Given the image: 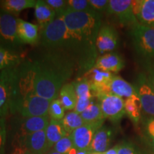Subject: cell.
<instances>
[{"mask_svg":"<svg viewBox=\"0 0 154 154\" xmlns=\"http://www.w3.org/2000/svg\"><path fill=\"white\" fill-rule=\"evenodd\" d=\"M61 103L66 110H73L76 105L77 96L72 84H65L59 92Z\"/></svg>","mask_w":154,"mask_h":154,"instance_id":"484cf974","label":"cell"},{"mask_svg":"<svg viewBox=\"0 0 154 154\" xmlns=\"http://www.w3.org/2000/svg\"><path fill=\"white\" fill-rule=\"evenodd\" d=\"M49 149H51L56 143L65 136L69 135L64 129L60 121L50 119L47 128L45 129Z\"/></svg>","mask_w":154,"mask_h":154,"instance_id":"7402d4cb","label":"cell"},{"mask_svg":"<svg viewBox=\"0 0 154 154\" xmlns=\"http://www.w3.org/2000/svg\"><path fill=\"white\" fill-rule=\"evenodd\" d=\"M69 10L75 11H84L94 10L88 0H69Z\"/></svg>","mask_w":154,"mask_h":154,"instance_id":"1f68e13d","label":"cell"},{"mask_svg":"<svg viewBox=\"0 0 154 154\" xmlns=\"http://www.w3.org/2000/svg\"><path fill=\"white\" fill-rule=\"evenodd\" d=\"M30 61L35 94L51 101L57 99L64 83L74 74V68L63 57L46 51Z\"/></svg>","mask_w":154,"mask_h":154,"instance_id":"6da1fadb","label":"cell"},{"mask_svg":"<svg viewBox=\"0 0 154 154\" xmlns=\"http://www.w3.org/2000/svg\"><path fill=\"white\" fill-rule=\"evenodd\" d=\"M35 0H3L0 1V7L2 10L12 14H17L26 9L35 7Z\"/></svg>","mask_w":154,"mask_h":154,"instance_id":"cb8c5ba5","label":"cell"},{"mask_svg":"<svg viewBox=\"0 0 154 154\" xmlns=\"http://www.w3.org/2000/svg\"><path fill=\"white\" fill-rule=\"evenodd\" d=\"M72 84L74 86L77 96V101L74 111L82 113L94 101L95 96L91 90V83L86 77H79Z\"/></svg>","mask_w":154,"mask_h":154,"instance_id":"30bf717a","label":"cell"},{"mask_svg":"<svg viewBox=\"0 0 154 154\" xmlns=\"http://www.w3.org/2000/svg\"><path fill=\"white\" fill-rule=\"evenodd\" d=\"M92 9L102 14V13L107 12L109 7V0H88Z\"/></svg>","mask_w":154,"mask_h":154,"instance_id":"8d00e7d4","label":"cell"},{"mask_svg":"<svg viewBox=\"0 0 154 154\" xmlns=\"http://www.w3.org/2000/svg\"><path fill=\"white\" fill-rule=\"evenodd\" d=\"M113 137L112 128L108 126H101L94 134L89 151L91 153H105L109 149Z\"/></svg>","mask_w":154,"mask_h":154,"instance_id":"ac0fdd59","label":"cell"},{"mask_svg":"<svg viewBox=\"0 0 154 154\" xmlns=\"http://www.w3.org/2000/svg\"><path fill=\"white\" fill-rule=\"evenodd\" d=\"M47 154H61V153H58V152H57L56 151H54V149H52V150H51V151H48Z\"/></svg>","mask_w":154,"mask_h":154,"instance_id":"ee69618b","label":"cell"},{"mask_svg":"<svg viewBox=\"0 0 154 154\" xmlns=\"http://www.w3.org/2000/svg\"><path fill=\"white\" fill-rule=\"evenodd\" d=\"M11 154H20V150H19V146L17 145H15L14 148V151H12V153Z\"/></svg>","mask_w":154,"mask_h":154,"instance_id":"60d3db41","label":"cell"},{"mask_svg":"<svg viewBox=\"0 0 154 154\" xmlns=\"http://www.w3.org/2000/svg\"><path fill=\"white\" fill-rule=\"evenodd\" d=\"M49 116H43L22 117L14 122L17 126L16 129L19 136H24L33 133L45 130L49 123Z\"/></svg>","mask_w":154,"mask_h":154,"instance_id":"5bb4252c","label":"cell"},{"mask_svg":"<svg viewBox=\"0 0 154 154\" xmlns=\"http://www.w3.org/2000/svg\"><path fill=\"white\" fill-rule=\"evenodd\" d=\"M141 63L145 71L143 73L154 91V59L142 61Z\"/></svg>","mask_w":154,"mask_h":154,"instance_id":"836d02e7","label":"cell"},{"mask_svg":"<svg viewBox=\"0 0 154 154\" xmlns=\"http://www.w3.org/2000/svg\"><path fill=\"white\" fill-rule=\"evenodd\" d=\"M107 13L114 15L123 26L131 29L139 24L134 14L132 0H110Z\"/></svg>","mask_w":154,"mask_h":154,"instance_id":"ba28073f","label":"cell"},{"mask_svg":"<svg viewBox=\"0 0 154 154\" xmlns=\"http://www.w3.org/2000/svg\"><path fill=\"white\" fill-rule=\"evenodd\" d=\"M103 122L85 124L71 134L74 146L78 150H89L94 134L103 126Z\"/></svg>","mask_w":154,"mask_h":154,"instance_id":"4fadbf2b","label":"cell"},{"mask_svg":"<svg viewBox=\"0 0 154 154\" xmlns=\"http://www.w3.org/2000/svg\"><path fill=\"white\" fill-rule=\"evenodd\" d=\"M7 143V124L5 117L0 118V154H5Z\"/></svg>","mask_w":154,"mask_h":154,"instance_id":"e575fe53","label":"cell"},{"mask_svg":"<svg viewBox=\"0 0 154 154\" xmlns=\"http://www.w3.org/2000/svg\"><path fill=\"white\" fill-rule=\"evenodd\" d=\"M17 66L6 69L0 72V118L10 111L14 98Z\"/></svg>","mask_w":154,"mask_h":154,"instance_id":"5b68a950","label":"cell"},{"mask_svg":"<svg viewBox=\"0 0 154 154\" xmlns=\"http://www.w3.org/2000/svg\"><path fill=\"white\" fill-rule=\"evenodd\" d=\"M22 57L12 49L0 47V70L16 66L22 63Z\"/></svg>","mask_w":154,"mask_h":154,"instance_id":"d4e9b609","label":"cell"},{"mask_svg":"<svg viewBox=\"0 0 154 154\" xmlns=\"http://www.w3.org/2000/svg\"><path fill=\"white\" fill-rule=\"evenodd\" d=\"M51 101L36 94H33L19 99L11 106L10 112L19 113L22 117L43 116L49 115Z\"/></svg>","mask_w":154,"mask_h":154,"instance_id":"277c9868","label":"cell"},{"mask_svg":"<svg viewBox=\"0 0 154 154\" xmlns=\"http://www.w3.org/2000/svg\"><path fill=\"white\" fill-rule=\"evenodd\" d=\"M124 66L125 61L122 57L116 52H110L98 57L94 67L114 74L122 70Z\"/></svg>","mask_w":154,"mask_h":154,"instance_id":"e0dca14e","label":"cell"},{"mask_svg":"<svg viewBox=\"0 0 154 154\" xmlns=\"http://www.w3.org/2000/svg\"><path fill=\"white\" fill-rule=\"evenodd\" d=\"M17 35L22 44H35L39 42L40 33L37 25L17 19Z\"/></svg>","mask_w":154,"mask_h":154,"instance_id":"ffe728a7","label":"cell"},{"mask_svg":"<svg viewBox=\"0 0 154 154\" xmlns=\"http://www.w3.org/2000/svg\"><path fill=\"white\" fill-rule=\"evenodd\" d=\"M49 116L51 119L61 121L65 116V109L59 99L51 101L49 109Z\"/></svg>","mask_w":154,"mask_h":154,"instance_id":"f1b7e54d","label":"cell"},{"mask_svg":"<svg viewBox=\"0 0 154 154\" xmlns=\"http://www.w3.org/2000/svg\"><path fill=\"white\" fill-rule=\"evenodd\" d=\"M115 74L111 72H103L96 68L91 69L84 75L91 83V90L94 95L100 93H108V88Z\"/></svg>","mask_w":154,"mask_h":154,"instance_id":"2e32d148","label":"cell"},{"mask_svg":"<svg viewBox=\"0 0 154 154\" xmlns=\"http://www.w3.org/2000/svg\"><path fill=\"white\" fill-rule=\"evenodd\" d=\"M117 152L118 154H140V149L132 142L124 140L117 144Z\"/></svg>","mask_w":154,"mask_h":154,"instance_id":"4dcf8cb0","label":"cell"},{"mask_svg":"<svg viewBox=\"0 0 154 154\" xmlns=\"http://www.w3.org/2000/svg\"><path fill=\"white\" fill-rule=\"evenodd\" d=\"M17 145L19 146V150H20V154H32V153H30L29 151H28L27 150L25 149L23 147V146H22L19 145V144L17 143Z\"/></svg>","mask_w":154,"mask_h":154,"instance_id":"ab89813d","label":"cell"},{"mask_svg":"<svg viewBox=\"0 0 154 154\" xmlns=\"http://www.w3.org/2000/svg\"><path fill=\"white\" fill-rule=\"evenodd\" d=\"M17 143L32 154H45L49 150L45 130L19 136Z\"/></svg>","mask_w":154,"mask_h":154,"instance_id":"7c38bea8","label":"cell"},{"mask_svg":"<svg viewBox=\"0 0 154 154\" xmlns=\"http://www.w3.org/2000/svg\"><path fill=\"white\" fill-rule=\"evenodd\" d=\"M143 125V137L154 138V118L148 117L142 121Z\"/></svg>","mask_w":154,"mask_h":154,"instance_id":"d590c367","label":"cell"},{"mask_svg":"<svg viewBox=\"0 0 154 154\" xmlns=\"http://www.w3.org/2000/svg\"><path fill=\"white\" fill-rule=\"evenodd\" d=\"M73 147H74V143H73L72 136L69 134L56 143L53 146V149L59 153L67 154Z\"/></svg>","mask_w":154,"mask_h":154,"instance_id":"f546056e","label":"cell"},{"mask_svg":"<svg viewBox=\"0 0 154 154\" xmlns=\"http://www.w3.org/2000/svg\"><path fill=\"white\" fill-rule=\"evenodd\" d=\"M60 121L69 134H71L77 128L85 124L81 115L74 111L67 113Z\"/></svg>","mask_w":154,"mask_h":154,"instance_id":"83f0119b","label":"cell"},{"mask_svg":"<svg viewBox=\"0 0 154 154\" xmlns=\"http://www.w3.org/2000/svg\"><path fill=\"white\" fill-rule=\"evenodd\" d=\"M90 154H103V153H91Z\"/></svg>","mask_w":154,"mask_h":154,"instance_id":"f6af8a7d","label":"cell"},{"mask_svg":"<svg viewBox=\"0 0 154 154\" xmlns=\"http://www.w3.org/2000/svg\"><path fill=\"white\" fill-rule=\"evenodd\" d=\"M61 15L74 37L88 47L96 49V37L102 26L101 14L95 10L75 11L68 9Z\"/></svg>","mask_w":154,"mask_h":154,"instance_id":"7a4b0ae2","label":"cell"},{"mask_svg":"<svg viewBox=\"0 0 154 154\" xmlns=\"http://www.w3.org/2000/svg\"><path fill=\"white\" fill-rule=\"evenodd\" d=\"M17 19L15 15L0 9V40L14 49L23 44L17 35Z\"/></svg>","mask_w":154,"mask_h":154,"instance_id":"52a82bcc","label":"cell"},{"mask_svg":"<svg viewBox=\"0 0 154 154\" xmlns=\"http://www.w3.org/2000/svg\"><path fill=\"white\" fill-rule=\"evenodd\" d=\"M77 151H78V149L74 146L72 149H70V151L68 152V153L67 154H76Z\"/></svg>","mask_w":154,"mask_h":154,"instance_id":"b9f144b4","label":"cell"},{"mask_svg":"<svg viewBox=\"0 0 154 154\" xmlns=\"http://www.w3.org/2000/svg\"><path fill=\"white\" fill-rule=\"evenodd\" d=\"M95 97L104 118L110 120L113 124H119L126 115L124 100L122 98L107 93L98 94Z\"/></svg>","mask_w":154,"mask_h":154,"instance_id":"8992f818","label":"cell"},{"mask_svg":"<svg viewBox=\"0 0 154 154\" xmlns=\"http://www.w3.org/2000/svg\"><path fill=\"white\" fill-rule=\"evenodd\" d=\"M103 154H118V152H117V145L109 149L105 153H103Z\"/></svg>","mask_w":154,"mask_h":154,"instance_id":"f35d334b","label":"cell"},{"mask_svg":"<svg viewBox=\"0 0 154 154\" xmlns=\"http://www.w3.org/2000/svg\"><path fill=\"white\" fill-rule=\"evenodd\" d=\"M56 11L57 15H61L69 9L68 1L66 0H47L45 1Z\"/></svg>","mask_w":154,"mask_h":154,"instance_id":"d6a6232c","label":"cell"},{"mask_svg":"<svg viewBox=\"0 0 154 154\" xmlns=\"http://www.w3.org/2000/svg\"><path fill=\"white\" fill-rule=\"evenodd\" d=\"M119 44V35L113 26L109 24L102 25L96 37V47L98 54L113 52Z\"/></svg>","mask_w":154,"mask_h":154,"instance_id":"8fae6325","label":"cell"},{"mask_svg":"<svg viewBox=\"0 0 154 154\" xmlns=\"http://www.w3.org/2000/svg\"><path fill=\"white\" fill-rule=\"evenodd\" d=\"M121 98L136 97L138 96L134 85L130 84L121 76L114 75L108 88V93Z\"/></svg>","mask_w":154,"mask_h":154,"instance_id":"d6986e66","label":"cell"},{"mask_svg":"<svg viewBox=\"0 0 154 154\" xmlns=\"http://www.w3.org/2000/svg\"><path fill=\"white\" fill-rule=\"evenodd\" d=\"M140 154H153L149 149L148 150H140Z\"/></svg>","mask_w":154,"mask_h":154,"instance_id":"7bdbcfd3","label":"cell"},{"mask_svg":"<svg viewBox=\"0 0 154 154\" xmlns=\"http://www.w3.org/2000/svg\"><path fill=\"white\" fill-rule=\"evenodd\" d=\"M134 85L139 98L142 111L149 117L154 118V91L143 72L138 75Z\"/></svg>","mask_w":154,"mask_h":154,"instance_id":"9c48e42d","label":"cell"},{"mask_svg":"<svg viewBox=\"0 0 154 154\" xmlns=\"http://www.w3.org/2000/svg\"><path fill=\"white\" fill-rule=\"evenodd\" d=\"M124 109L126 115L135 126H138L142 121V107L138 96L125 99Z\"/></svg>","mask_w":154,"mask_h":154,"instance_id":"603a6c76","label":"cell"},{"mask_svg":"<svg viewBox=\"0 0 154 154\" xmlns=\"http://www.w3.org/2000/svg\"><path fill=\"white\" fill-rule=\"evenodd\" d=\"M34 14L41 29L51 23L57 17V13L45 1L38 0L34 7Z\"/></svg>","mask_w":154,"mask_h":154,"instance_id":"44dd1931","label":"cell"},{"mask_svg":"<svg viewBox=\"0 0 154 154\" xmlns=\"http://www.w3.org/2000/svg\"><path fill=\"white\" fill-rule=\"evenodd\" d=\"M80 115L85 124L104 122L106 119L98 101L92 102L91 104L85 111L80 113Z\"/></svg>","mask_w":154,"mask_h":154,"instance_id":"4316f807","label":"cell"},{"mask_svg":"<svg viewBox=\"0 0 154 154\" xmlns=\"http://www.w3.org/2000/svg\"><path fill=\"white\" fill-rule=\"evenodd\" d=\"M144 141L148 146V149L151 151V153L154 154V138H148L143 137Z\"/></svg>","mask_w":154,"mask_h":154,"instance_id":"74e56055","label":"cell"},{"mask_svg":"<svg viewBox=\"0 0 154 154\" xmlns=\"http://www.w3.org/2000/svg\"><path fill=\"white\" fill-rule=\"evenodd\" d=\"M132 2L134 14L138 23L154 28V0H134Z\"/></svg>","mask_w":154,"mask_h":154,"instance_id":"9a60e30c","label":"cell"},{"mask_svg":"<svg viewBox=\"0 0 154 154\" xmlns=\"http://www.w3.org/2000/svg\"><path fill=\"white\" fill-rule=\"evenodd\" d=\"M132 45L140 61L154 59V28L138 24L131 29Z\"/></svg>","mask_w":154,"mask_h":154,"instance_id":"3957f363","label":"cell"}]
</instances>
